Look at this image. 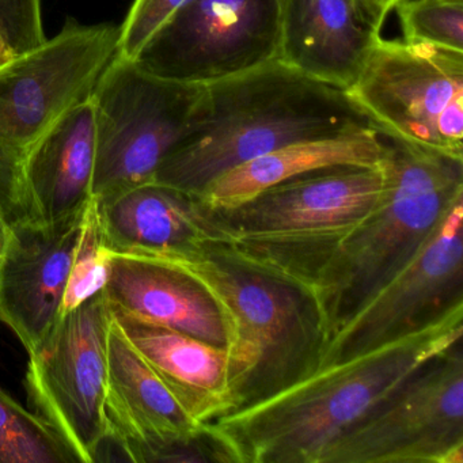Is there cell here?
I'll return each mask as SVG.
<instances>
[{
    "label": "cell",
    "instance_id": "obj_1",
    "mask_svg": "<svg viewBox=\"0 0 463 463\" xmlns=\"http://www.w3.org/2000/svg\"><path fill=\"white\" fill-rule=\"evenodd\" d=\"M462 337L463 305L416 332L322 365L283 392L208 422V430L229 463H316L327 444Z\"/></svg>",
    "mask_w": 463,
    "mask_h": 463
},
{
    "label": "cell",
    "instance_id": "obj_2",
    "mask_svg": "<svg viewBox=\"0 0 463 463\" xmlns=\"http://www.w3.org/2000/svg\"><path fill=\"white\" fill-rule=\"evenodd\" d=\"M348 91L281 61L204 86L191 129L154 181L199 196L234 167L292 143L373 131Z\"/></svg>",
    "mask_w": 463,
    "mask_h": 463
},
{
    "label": "cell",
    "instance_id": "obj_3",
    "mask_svg": "<svg viewBox=\"0 0 463 463\" xmlns=\"http://www.w3.org/2000/svg\"><path fill=\"white\" fill-rule=\"evenodd\" d=\"M156 260L185 270L218 305L229 330L234 411L283 392L319 367L326 333L305 284L223 242Z\"/></svg>",
    "mask_w": 463,
    "mask_h": 463
},
{
    "label": "cell",
    "instance_id": "obj_4",
    "mask_svg": "<svg viewBox=\"0 0 463 463\" xmlns=\"http://www.w3.org/2000/svg\"><path fill=\"white\" fill-rule=\"evenodd\" d=\"M384 186L375 207L333 249L310 289L327 338L419 251L463 196V158L384 134ZM325 341V343H326Z\"/></svg>",
    "mask_w": 463,
    "mask_h": 463
},
{
    "label": "cell",
    "instance_id": "obj_5",
    "mask_svg": "<svg viewBox=\"0 0 463 463\" xmlns=\"http://www.w3.org/2000/svg\"><path fill=\"white\" fill-rule=\"evenodd\" d=\"M383 186L382 165L327 167L211 215L232 250L310 288L335 245L375 207Z\"/></svg>",
    "mask_w": 463,
    "mask_h": 463
},
{
    "label": "cell",
    "instance_id": "obj_6",
    "mask_svg": "<svg viewBox=\"0 0 463 463\" xmlns=\"http://www.w3.org/2000/svg\"><path fill=\"white\" fill-rule=\"evenodd\" d=\"M118 44V26L70 20L42 47L0 67V211L12 226L36 222L28 188L34 148L90 99Z\"/></svg>",
    "mask_w": 463,
    "mask_h": 463
},
{
    "label": "cell",
    "instance_id": "obj_7",
    "mask_svg": "<svg viewBox=\"0 0 463 463\" xmlns=\"http://www.w3.org/2000/svg\"><path fill=\"white\" fill-rule=\"evenodd\" d=\"M203 91L204 86L156 77L115 55L91 93L94 199L154 181L162 162L188 135Z\"/></svg>",
    "mask_w": 463,
    "mask_h": 463
},
{
    "label": "cell",
    "instance_id": "obj_8",
    "mask_svg": "<svg viewBox=\"0 0 463 463\" xmlns=\"http://www.w3.org/2000/svg\"><path fill=\"white\" fill-rule=\"evenodd\" d=\"M316 463H463L462 343L422 365Z\"/></svg>",
    "mask_w": 463,
    "mask_h": 463
},
{
    "label": "cell",
    "instance_id": "obj_9",
    "mask_svg": "<svg viewBox=\"0 0 463 463\" xmlns=\"http://www.w3.org/2000/svg\"><path fill=\"white\" fill-rule=\"evenodd\" d=\"M113 314L104 291L61 317L29 354V402L71 447L80 463L99 462L107 443L108 338Z\"/></svg>",
    "mask_w": 463,
    "mask_h": 463
},
{
    "label": "cell",
    "instance_id": "obj_10",
    "mask_svg": "<svg viewBox=\"0 0 463 463\" xmlns=\"http://www.w3.org/2000/svg\"><path fill=\"white\" fill-rule=\"evenodd\" d=\"M348 93L384 134L463 158V52L381 40Z\"/></svg>",
    "mask_w": 463,
    "mask_h": 463
},
{
    "label": "cell",
    "instance_id": "obj_11",
    "mask_svg": "<svg viewBox=\"0 0 463 463\" xmlns=\"http://www.w3.org/2000/svg\"><path fill=\"white\" fill-rule=\"evenodd\" d=\"M284 0H186L135 59L150 74L208 86L280 59Z\"/></svg>",
    "mask_w": 463,
    "mask_h": 463
},
{
    "label": "cell",
    "instance_id": "obj_12",
    "mask_svg": "<svg viewBox=\"0 0 463 463\" xmlns=\"http://www.w3.org/2000/svg\"><path fill=\"white\" fill-rule=\"evenodd\" d=\"M462 305L463 196H459L408 264L327 338L319 367L416 332Z\"/></svg>",
    "mask_w": 463,
    "mask_h": 463
},
{
    "label": "cell",
    "instance_id": "obj_13",
    "mask_svg": "<svg viewBox=\"0 0 463 463\" xmlns=\"http://www.w3.org/2000/svg\"><path fill=\"white\" fill-rule=\"evenodd\" d=\"M91 203L82 213L55 223L13 226L0 260V321L13 330L28 354L47 340L63 317Z\"/></svg>",
    "mask_w": 463,
    "mask_h": 463
},
{
    "label": "cell",
    "instance_id": "obj_14",
    "mask_svg": "<svg viewBox=\"0 0 463 463\" xmlns=\"http://www.w3.org/2000/svg\"><path fill=\"white\" fill-rule=\"evenodd\" d=\"M94 200L108 253L167 259L222 242L213 215L197 196L156 181Z\"/></svg>",
    "mask_w": 463,
    "mask_h": 463
},
{
    "label": "cell",
    "instance_id": "obj_15",
    "mask_svg": "<svg viewBox=\"0 0 463 463\" xmlns=\"http://www.w3.org/2000/svg\"><path fill=\"white\" fill-rule=\"evenodd\" d=\"M107 416L108 440L137 463L154 447L194 438L207 428L140 356L115 317L108 338Z\"/></svg>",
    "mask_w": 463,
    "mask_h": 463
},
{
    "label": "cell",
    "instance_id": "obj_16",
    "mask_svg": "<svg viewBox=\"0 0 463 463\" xmlns=\"http://www.w3.org/2000/svg\"><path fill=\"white\" fill-rule=\"evenodd\" d=\"M381 29L359 0H284L279 61L349 91L378 47Z\"/></svg>",
    "mask_w": 463,
    "mask_h": 463
},
{
    "label": "cell",
    "instance_id": "obj_17",
    "mask_svg": "<svg viewBox=\"0 0 463 463\" xmlns=\"http://www.w3.org/2000/svg\"><path fill=\"white\" fill-rule=\"evenodd\" d=\"M102 291L115 316L229 345V330L215 300L172 262L110 254Z\"/></svg>",
    "mask_w": 463,
    "mask_h": 463
},
{
    "label": "cell",
    "instance_id": "obj_18",
    "mask_svg": "<svg viewBox=\"0 0 463 463\" xmlns=\"http://www.w3.org/2000/svg\"><path fill=\"white\" fill-rule=\"evenodd\" d=\"M113 317L132 346L194 419L207 424L234 411L227 348L177 330Z\"/></svg>",
    "mask_w": 463,
    "mask_h": 463
},
{
    "label": "cell",
    "instance_id": "obj_19",
    "mask_svg": "<svg viewBox=\"0 0 463 463\" xmlns=\"http://www.w3.org/2000/svg\"><path fill=\"white\" fill-rule=\"evenodd\" d=\"M96 154V112L90 97L64 113L32 154L28 188L36 222L55 223L90 205Z\"/></svg>",
    "mask_w": 463,
    "mask_h": 463
},
{
    "label": "cell",
    "instance_id": "obj_20",
    "mask_svg": "<svg viewBox=\"0 0 463 463\" xmlns=\"http://www.w3.org/2000/svg\"><path fill=\"white\" fill-rule=\"evenodd\" d=\"M384 156L386 142L378 129L292 143L229 170L197 199L210 213L230 210L291 178L327 167L381 166Z\"/></svg>",
    "mask_w": 463,
    "mask_h": 463
},
{
    "label": "cell",
    "instance_id": "obj_21",
    "mask_svg": "<svg viewBox=\"0 0 463 463\" xmlns=\"http://www.w3.org/2000/svg\"><path fill=\"white\" fill-rule=\"evenodd\" d=\"M0 463H80L61 433L0 387Z\"/></svg>",
    "mask_w": 463,
    "mask_h": 463
},
{
    "label": "cell",
    "instance_id": "obj_22",
    "mask_svg": "<svg viewBox=\"0 0 463 463\" xmlns=\"http://www.w3.org/2000/svg\"><path fill=\"white\" fill-rule=\"evenodd\" d=\"M395 10L403 39L463 52V4L425 2Z\"/></svg>",
    "mask_w": 463,
    "mask_h": 463
},
{
    "label": "cell",
    "instance_id": "obj_23",
    "mask_svg": "<svg viewBox=\"0 0 463 463\" xmlns=\"http://www.w3.org/2000/svg\"><path fill=\"white\" fill-rule=\"evenodd\" d=\"M109 256L110 254L102 248L97 223L96 200H93L89 213L88 226L75 259L69 288L64 298L63 316L104 289Z\"/></svg>",
    "mask_w": 463,
    "mask_h": 463
},
{
    "label": "cell",
    "instance_id": "obj_24",
    "mask_svg": "<svg viewBox=\"0 0 463 463\" xmlns=\"http://www.w3.org/2000/svg\"><path fill=\"white\" fill-rule=\"evenodd\" d=\"M186 0H134L126 20L118 26L116 55L135 61L156 32Z\"/></svg>",
    "mask_w": 463,
    "mask_h": 463
},
{
    "label": "cell",
    "instance_id": "obj_25",
    "mask_svg": "<svg viewBox=\"0 0 463 463\" xmlns=\"http://www.w3.org/2000/svg\"><path fill=\"white\" fill-rule=\"evenodd\" d=\"M43 14L0 13V67L44 44Z\"/></svg>",
    "mask_w": 463,
    "mask_h": 463
},
{
    "label": "cell",
    "instance_id": "obj_26",
    "mask_svg": "<svg viewBox=\"0 0 463 463\" xmlns=\"http://www.w3.org/2000/svg\"><path fill=\"white\" fill-rule=\"evenodd\" d=\"M365 12L370 17L378 24L379 26L383 25L389 13L394 9L395 0H359Z\"/></svg>",
    "mask_w": 463,
    "mask_h": 463
},
{
    "label": "cell",
    "instance_id": "obj_27",
    "mask_svg": "<svg viewBox=\"0 0 463 463\" xmlns=\"http://www.w3.org/2000/svg\"><path fill=\"white\" fill-rule=\"evenodd\" d=\"M0 13L42 14V0H0Z\"/></svg>",
    "mask_w": 463,
    "mask_h": 463
},
{
    "label": "cell",
    "instance_id": "obj_28",
    "mask_svg": "<svg viewBox=\"0 0 463 463\" xmlns=\"http://www.w3.org/2000/svg\"><path fill=\"white\" fill-rule=\"evenodd\" d=\"M13 234V226L0 211V260L4 257Z\"/></svg>",
    "mask_w": 463,
    "mask_h": 463
},
{
    "label": "cell",
    "instance_id": "obj_29",
    "mask_svg": "<svg viewBox=\"0 0 463 463\" xmlns=\"http://www.w3.org/2000/svg\"><path fill=\"white\" fill-rule=\"evenodd\" d=\"M425 2H449V4H463V0H395L394 9L411 6V5L425 4Z\"/></svg>",
    "mask_w": 463,
    "mask_h": 463
}]
</instances>
